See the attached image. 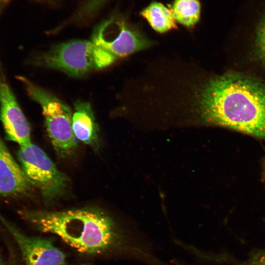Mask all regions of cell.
<instances>
[{
  "label": "cell",
  "instance_id": "6da1fadb",
  "mask_svg": "<svg viewBox=\"0 0 265 265\" xmlns=\"http://www.w3.org/2000/svg\"><path fill=\"white\" fill-rule=\"evenodd\" d=\"M19 213L38 230L57 235L79 252L97 255L116 250L127 252L147 265H155L158 261L153 246L144 234H125L100 210H22Z\"/></svg>",
  "mask_w": 265,
  "mask_h": 265
},
{
  "label": "cell",
  "instance_id": "7a4b0ae2",
  "mask_svg": "<svg viewBox=\"0 0 265 265\" xmlns=\"http://www.w3.org/2000/svg\"><path fill=\"white\" fill-rule=\"evenodd\" d=\"M196 102L206 124L265 140V80L229 69L209 78Z\"/></svg>",
  "mask_w": 265,
  "mask_h": 265
},
{
  "label": "cell",
  "instance_id": "3957f363",
  "mask_svg": "<svg viewBox=\"0 0 265 265\" xmlns=\"http://www.w3.org/2000/svg\"><path fill=\"white\" fill-rule=\"evenodd\" d=\"M116 59L91 41L76 39L53 46L42 54L39 62L46 67L80 77L109 66Z\"/></svg>",
  "mask_w": 265,
  "mask_h": 265
},
{
  "label": "cell",
  "instance_id": "277c9868",
  "mask_svg": "<svg viewBox=\"0 0 265 265\" xmlns=\"http://www.w3.org/2000/svg\"><path fill=\"white\" fill-rule=\"evenodd\" d=\"M30 98L42 107L47 131L57 155L64 158L73 154L78 139L72 129L73 113L62 101L27 78L18 76Z\"/></svg>",
  "mask_w": 265,
  "mask_h": 265
},
{
  "label": "cell",
  "instance_id": "5b68a950",
  "mask_svg": "<svg viewBox=\"0 0 265 265\" xmlns=\"http://www.w3.org/2000/svg\"><path fill=\"white\" fill-rule=\"evenodd\" d=\"M17 155L24 173L46 202H53L64 193L67 178L43 150L31 142L20 146Z\"/></svg>",
  "mask_w": 265,
  "mask_h": 265
},
{
  "label": "cell",
  "instance_id": "8992f818",
  "mask_svg": "<svg viewBox=\"0 0 265 265\" xmlns=\"http://www.w3.org/2000/svg\"><path fill=\"white\" fill-rule=\"evenodd\" d=\"M229 55L230 70L265 80V8L250 27L234 36Z\"/></svg>",
  "mask_w": 265,
  "mask_h": 265
},
{
  "label": "cell",
  "instance_id": "52a82bcc",
  "mask_svg": "<svg viewBox=\"0 0 265 265\" xmlns=\"http://www.w3.org/2000/svg\"><path fill=\"white\" fill-rule=\"evenodd\" d=\"M91 41L117 58L149 47L151 43L123 19L111 17L94 29Z\"/></svg>",
  "mask_w": 265,
  "mask_h": 265
},
{
  "label": "cell",
  "instance_id": "ba28073f",
  "mask_svg": "<svg viewBox=\"0 0 265 265\" xmlns=\"http://www.w3.org/2000/svg\"><path fill=\"white\" fill-rule=\"evenodd\" d=\"M0 121L7 140L20 146L31 142L28 121L0 68Z\"/></svg>",
  "mask_w": 265,
  "mask_h": 265
},
{
  "label": "cell",
  "instance_id": "9c48e42d",
  "mask_svg": "<svg viewBox=\"0 0 265 265\" xmlns=\"http://www.w3.org/2000/svg\"><path fill=\"white\" fill-rule=\"evenodd\" d=\"M0 220L17 244L25 265H64L65 256L51 241L28 236L0 215Z\"/></svg>",
  "mask_w": 265,
  "mask_h": 265
},
{
  "label": "cell",
  "instance_id": "30bf717a",
  "mask_svg": "<svg viewBox=\"0 0 265 265\" xmlns=\"http://www.w3.org/2000/svg\"><path fill=\"white\" fill-rule=\"evenodd\" d=\"M33 186L0 136V195L12 198L24 196Z\"/></svg>",
  "mask_w": 265,
  "mask_h": 265
},
{
  "label": "cell",
  "instance_id": "8fae6325",
  "mask_svg": "<svg viewBox=\"0 0 265 265\" xmlns=\"http://www.w3.org/2000/svg\"><path fill=\"white\" fill-rule=\"evenodd\" d=\"M72 116V129L78 140L90 145L96 144L98 127L90 104L77 101Z\"/></svg>",
  "mask_w": 265,
  "mask_h": 265
},
{
  "label": "cell",
  "instance_id": "7c38bea8",
  "mask_svg": "<svg viewBox=\"0 0 265 265\" xmlns=\"http://www.w3.org/2000/svg\"><path fill=\"white\" fill-rule=\"evenodd\" d=\"M140 14L158 32L164 33L177 27L176 21L171 9L161 2H151Z\"/></svg>",
  "mask_w": 265,
  "mask_h": 265
},
{
  "label": "cell",
  "instance_id": "4fadbf2b",
  "mask_svg": "<svg viewBox=\"0 0 265 265\" xmlns=\"http://www.w3.org/2000/svg\"><path fill=\"white\" fill-rule=\"evenodd\" d=\"M176 22L191 27L199 21L201 4L199 0H174L169 6Z\"/></svg>",
  "mask_w": 265,
  "mask_h": 265
},
{
  "label": "cell",
  "instance_id": "5bb4252c",
  "mask_svg": "<svg viewBox=\"0 0 265 265\" xmlns=\"http://www.w3.org/2000/svg\"><path fill=\"white\" fill-rule=\"evenodd\" d=\"M172 265H190L178 260L174 259L172 261Z\"/></svg>",
  "mask_w": 265,
  "mask_h": 265
},
{
  "label": "cell",
  "instance_id": "9a60e30c",
  "mask_svg": "<svg viewBox=\"0 0 265 265\" xmlns=\"http://www.w3.org/2000/svg\"><path fill=\"white\" fill-rule=\"evenodd\" d=\"M0 265H5L4 262L2 257V255L1 254L0 252Z\"/></svg>",
  "mask_w": 265,
  "mask_h": 265
},
{
  "label": "cell",
  "instance_id": "2e32d148",
  "mask_svg": "<svg viewBox=\"0 0 265 265\" xmlns=\"http://www.w3.org/2000/svg\"><path fill=\"white\" fill-rule=\"evenodd\" d=\"M264 179H265V162H264Z\"/></svg>",
  "mask_w": 265,
  "mask_h": 265
}]
</instances>
